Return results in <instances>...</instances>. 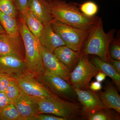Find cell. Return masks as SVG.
I'll return each instance as SVG.
<instances>
[{
    "label": "cell",
    "mask_w": 120,
    "mask_h": 120,
    "mask_svg": "<svg viewBox=\"0 0 120 120\" xmlns=\"http://www.w3.org/2000/svg\"><path fill=\"white\" fill-rule=\"evenodd\" d=\"M102 85L101 82L95 81L90 84V88L93 91H98L101 89Z\"/></svg>",
    "instance_id": "31"
},
{
    "label": "cell",
    "mask_w": 120,
    "mask_h": 120,
    "mask_svg": "<svg viewBox=\"0 0 120 120\" xmlns=\"http://www.w3.org/2000/svg\"><path fill=\"white\" fill-rule=\"evenodd\" d=\"M28 9L44 25L53 19L50 4L45 0H28Z\"/></svg>",
    "instance_id": "16"
},
{
    "label": "cell",
    "mask_w": 120,
    "mask_h": 120,
    "mask_svg": "<svg viewBox=\"0 0 120 120\" xmlns=\"http://www.w3.org/2000/svg\"><path fill=\"white\" fill-rule=\"evenodd\" d=\"M99 71L90 60L88 55L81 54L79 62L70 73V84L79 90H89L90 82Z\"/></svg>",
    "instance_id": "5"
},
{
    "label": "cell",
    "mask_w": 120,
    "mask_h": 120,
    "mask_svg": "<svg viewBox=\"0 0 120 120\" xmlns=\"http://www.w3.org/2000/svg\"><path fill=\"white\" fill-rule=\"evenodd\" d=\"M49 4L53 19L81 30H90L100 18L97 16L89 17L84 15L76 3L61 0Z\"/></svg>",
    "instance_id": "1"
},
{
    "label": "cell",
    "mask_w": 120,
    "mask_h": 120,
    "mask_svg": "<svg viewBox=\"0 0 120 120\" xmlns=\"http://www.w3.org/2000/svg\"><path fill=\"white\" fill-rule=\"evenodd\" d=\"M6 33L4 30V28L2 27V26H1V24L0 22V34H5Z\"/></svg>",
    "instance_id": "34"
},
{
    "label": "cell",
    "mask_w": 120,
    "mask_h": 120,
    "mask_svg": "<svg viewBox=\"0 0 120 120\" xmlns=\"http://www.w3.org/2000/svg\"><path fill=\"white\" fill-rule=\"evenodd\" d=\"M109 62L112 65L117 71L120 74V60H114L111 58L109 60Z\"/></svg>",
    "instance_id": "32"
},
{
    "label": "cell",
    "mask_w": 120,
    "mask_h": 120,
    "mask_svg": "<svg viewBox=\"0 0 120 120\" xmlns=\"http://www.w3.org/2000/svg\"><path fill=\"white\" fill-rule=\"evenodd\" d=\"M15 79L22 91L30 97L44 98L57 96L39 82L31 73L24 74Z\"/></svg>",
    "instance_id": "8"
},
{
    "label": "cell",
    "mask_w": 120,
    "mask_h": 120,
    "mask_svg": "<svg viewBox=\"0 0 120 120\" xmlns=\"http://www.w3.org/2000/svg\"><path fill=\"white\" fill-rule=\"evenodd\" d=\"M22 91L17 82L12 79L10 81L4 93L7 98L13 103V101L19 96Z\"/></svg>",
    "instance_id": "24"
},
{
    "label": "cell",
    "mask_w": 120,
    "mask_h": 120,
    "mask_svg": "<svg viewBox=\"0 0 120 120\" xmlns=\"http://www.w3.org/2000/svg\"><path fill=\"white\" fill-rule=\"evenodd\" d=\"M20 17V34L25 49L26 64L30 73L38 79L45 72L42 59V46L28 29L22 18Z\"/></svg>",
    "instance_id": "3"
},
{
    "label": "cell",
    "mask_w": 120,
    "mask_h": 120,
    "mask_svg": "<svg viewBox=\"0 0 120 120\" xmlns=\"http://www.w3.org/2000/svg\"><path fill=\"white\" fill-rule=\"evenodd\" d=\"M34 120H67L63 117L52 115L39 113L35 117Z\"/></svg>",
    "instance_id": "28"
},
{
    "label": "cell",
    "mask_w": 120,
    "mask_h": 120,
    "mask_svg": "<svg viewBox=\"0 0 120 120\" xmlns=\"http://www.w3.org/2000/svg\"><path fill=\"white\" fill-rule=\"evenodd\" d=\"M106 76V75L105 73L101 71H99L95 76V79L97 81L101 82L105 79Z\"/></svg>",
    "instance_id": "33"
},
{
    "label": "cell",
    "mask_w": 120,
    "mask_h": 120,
    "mask_svg": "<svg viewBox=\"0 0 120 120\" xmlns=\"http://www.w3.org/2000/svg\"><path fill=\"white\" fill-rule=\"evenodd\" d=\"M41 53L45 72L59 76L70 83V72L59 61L53 53L49 52L42 46Z\"/></svg>",
    "instance_id": "12"
},
{
    "label": "cell",
    "mask_w": 120,
    "mask_h": 120,
    "mask_svg": "<svg viewBox=\"0 0 120 120\" xmlns=\"http://www.w3.org/2000/svg\"><path fill=\"white\" fill-rule=\"evenodd\" d=\"M54 30L65 45L76 52H80L90 31L73 27L53 19L50 22Z\"/></svg>",
    "instance_id": "6"
},
{
    "label": "cell",
    "mask_w": 120,
    "mask_h": 120,
    "mask_svg": "<svg viewBox=\"0 0 120 120\" xmlns=\"http://www.w3.org/2000/svg\"></svg>",
    "instance_id": "36"
},
{
    "label": "cell",
    "mask_w": 120,
    "mask_h": 120,
    "mask_svg": "<svg viewBox=\"0 0 120 120\" xmlns=\"http://www.w3.org/2000/svg\"><path fill=\"white\" fill-rule=\"evenodd\" d=\"M12 103L24 120H34L39 114L33 97L27 95L22 91Z\"/></svg>",
    "instance_id": "13"
},
{
    "label": "cell",
    "mask_w": 120,
    "mask_h": 120,
    "mask_svg": "<svg viewBox=\"0 0 120 120\" xmlns=\"http://www.w3.org/2000/svg\"><path fill=\"white\" fill-rule=\"evenodd\" d=\"M20 16L23 19L30 31L38 40L44 28V24L28 9L23 15Z\"/></svg>",
    "instance_id": "19"
},
{
    "label": "cell",
    "mask_w": 120,
    "mask_h": 120,
    "mask_svg": "<svg viewBox=\"0 0 120 120\" xmlns=\"http://www.w3.org/2000/svg\"><path fill=\"white\" fill-rule=\"evenodd\" d=\"M33 98L39 113L52 114L67 120L75 118L81 113L79 103L64 100L57 96L49 98Z\"/></svg>",
    "instance_id": "4"
},
{
    "label": "cell",
    "mask_w": 120,
    "mask_h": 120,
    "mask_svg": "<svg viewBox=\"0 0 120 120\" xmlns=\"http://www.w3.org/2000/svg\"><path fill=\"white\" fill-rule=\"evenodd\" d=\"M98 95L107 109H114L120 113V96L112 84H107L105 90L99 93Z\"/></svg>",
    "instance_id": "17"
},
{
    "label": "cell",
    "mask_w": 120,
    "mask_h": 120,
    "mask_svg": "<svg viewBox=\"0 0 120 120\" xmlns=\"http://www.w3.org/2000/svg\"><path fill=\"white\" fill-rule=\"evenodd\" d=\"M73 88L78 100L82 106L81 115L88 116L97 111L107 109L95 91Z\"/></svg>",
    "instance_id": "10"
},
{
    "label": "cell",
    "mask_w": 120,
    "mask_h": 120,
    "mask_svg": "<svg viewBox=\"0 0 120 120\" xmlns=\"http://www.w3.org/2000/svg\"><path fill=\"white\" fill-rule=\"evenodd\" d=\"M48 3H50L51 2H56V1H59L61 0H45Z\"/></svg>",
    "instance_id": "35"
},
{
    "label": "cell",
    "mask_w": 120,
    "mask_h": 120,
    "mask_svg": "<svg viewBox=\"0 0 120 120\" xmlns=\"http://www.w3.org/2000/svg\"><path fill=\"white\" fill-rule=\"evenodd\" d=\"M0 11L5 15L17 18L19 11L13 0H0Z\"/></svg>",
    "instance_id": "22"
},
{
    "label": "cell",
    "mask_w": 120,
    "mask_h": 120,
    "mask_svg": "<svg viewBox=\"0 0 120 120\" xmlns=\"http://www.w3.org/2000/svg\"><path fill=\"white\" fill-rule=\"evenodd\" d=\"M116 38H114L110 43L109 53L112 59L120 60V32L117 33Z\"/></svg>",
    "instance_id": "26"
},
{
    "label": "cell",
    "mask_w": 120,
    "mask_h": 120,
    "mask_svg": "<svg viewBox=\"0 0 120 120\" xmlns=\"http://www.w3.org/2000/svg\"><path fill=\"white\" fill-rule=\"evenodd\" d=\"M12 78L6 75L0 74V92H4Z\"/></svg>",
    "instance_id": "29"
},
{
    "label": "cell",
    "mask_w": 120,
    "mask_h": 120,
    "mask_svg": "<svg viewBox=\"0 0 120 120\" xmlns=\"http://www.w3.org/2000/svg\"><path fill=\"white\" fill-rule=\"evenodd\" d=\"M0 120H24L13 103L8 104L0 111Z\"/></svg>",
    "instance_id": "21"
},
{
    "label": "cell",
    "mask_w": 120,
    "mask_h": 120,
    "mask_svg": "<svg viewBox=\"0 0 120 120\" xmlns=\"http://www.w3.org/2000/svg\"><path fill=\"white\" fill-rule=\"evenodd\" d=\"M12 102L9 99L4 92H0V111L7 105Z\"/></svg>",
    "instance_id": "30"
},
{
    "label": "cell",
    "mask_w": 120,
    "mask_h": 120,
    "mask_svg": "<svg viewBox=\"0 0 120 120\" xmlns=\"http://www.w3.org/2000/svg\"><path fill=\"white\" fill-rule=\"evenodd\" d=\"M44 25V28L38 39L42 47L49 52L53 53L57 47L65 45L62 39L54 30L50 22Z\"/></svg>",
    "instance_id": "14"
},
{
    "label": "cell",
    "mask_w": 120,
    "mask_h": 120,
    "mask_svg": "<svg viewBox=\"0 0 120 120\" xmlns=\"http://www.w3.org/2000/svg\"><path fill=\"white\" fill-rule=\"evenodd\" d=\"M20 15H23L28 9V0H13Z\"/></svg>",
    "instance_id": "27"
},
{
    "label": "cell",
    "mask_w": 120,
    "mask_h": 120,
    "mask_svg": "<svg viewBox=\"0 0 120 120\" xmlns=\"http://www.w3.org/2000/svg\"><path fill=\"white\" fill-rule=\"evenodd\" d=\"M51 92L64 100L75 102L76 95L75 89L69 83L62 78L45 72L37 79Z\"/></svg>",
    "instance_id": "7"
},
{
    "label": "cell",
    "mask_w": 120,
    "mask_h": 120,
    "mask_svg": "<svg viewBox=\"0 0 120 120\" xmlns=\"http://www.w3.org/2000/svg\"><path fill=\"white\" fill-rule=\"evenodd\" d=\"M28 73L26 61L21 58L13 56H0V74L15 79Z\"/></svg>",
    "instance_id": "11"
},
{
    "label": "cell",
    "mask_w": 120,
    "mask_h": 120,
    "mask_svg": "<svg viewBox=\"0 0 120 120\" xmlns=\"http://www.w3.org/2000/svg\"><path fill=\"white\" fill-rule=\"evenodd\" d=\"M53 53L70 73L77 65L81 55L80 52L74 51L65 45L57 48Z\"/></svg>",
    "instance_id": "15"
},
{
    "label": "cell",
    "mask_w": 120,
    "mask_h": 120,
    "mask_svg": "<svg viewBox=\"0 0 120 120\" xmlns=\"http://www.w3.org/2000/svg\"><path fill=\"white\" fill-rule=\"evenodd\" d=\"M90 60L99 71L105 73L106 76L110 77L116 86L120 90V74L117 71L113 66L109 62L104 61L98 56H92Z\"/></svg>",
    "instance_id": "18"
},
{
    "label": "cell",
    "mask_w": 120,
    "mask_h": 120,
    "mask_svg": "<svg viewBox=\"0 0 120 120\" xmlns=\"http://www.w3.org/2000/svg\"><path fill=\"white\" fill-rule=\"evenodd\" d=\"M16 56L26 61L25 49L21 34L13 36L6 33L0 34V56Z\"/></svg>",
    "instance_id": "9"
},
{
    "label": "cell",
    "mask_w": 120,
    "mask_h": 120,
    "mask_svg": "<svg viewBox=\"0 0 120 120\" xmlns=\"http://www.w3.org/2000/svg\"><path fill=\"white\" fill-rule=\"evenodd\" d=\"M0 22L6 34L13 36L20 34V22L15 18L2 13L0 11Z\"/></svg>",
    "instance_id": "20"
},
{
    "label": "cell",
    "mask_w": 120,
    "mask_h": 120,
    "mask_svg": "<svg viewBox=\"0 0 120 120\" xmlns=\"http://www.w3.org/2000/svg\"><path fill=\"white\" fill-rule=\"evenodd\" d=\"M88 120H118L119 117L113 114L108 109L99 110L87 116Z\"/></svg>",
    "instance_id": "23"
},
{
    "label": "cell",
    "mask_w": 120,
    "mask_h": 120,
    "mask_svg": "<svg viewBox=\"0 0 120 120\" xmlns=\"http://www.w3.org/2000/svg\"><path fill=\"white\" fill-rule=\"evenodd\" d=\"M77 5H79V8L80 11L89 17L94 16L98 11V6L93 1H87L82 4Z\"/></svg>",
    "instance_id": "25"
},
{
    "label": "cell",
    "mask_w": 120,
    "mask_h": 120,
    "mask_svg": "<svg viewBox=\"0 0 120 120\" xmlns=\"http://www.w3.org/2000/svg\"><path fill=\"white\" fill-rule=\"evenodd\" d=\"M116 31L114 28H112L108 32H105L103 21L100 17L90 31L80 53L83 55H95L104 61L109 62L111 58L109 46L115 38Z\"/></svg>",
    "instance_id": "2"
}]
</instances>
